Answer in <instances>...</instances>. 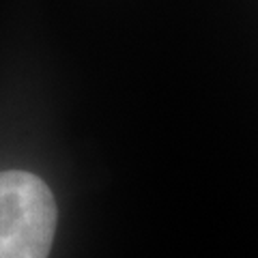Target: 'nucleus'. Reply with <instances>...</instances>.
<instances>
[{
	"mask_svg": "<svg viewBox=\"0 0 258 258\" xmlns=\"http://www.w3.org/2000/svg\"><path fill=\"white\" fill-rule=\"evenodd\" d=\"M56 232V200L32 172H0V258H47Z\"/></svg>",
	"mask_w": 258,
	"mask_h": 258,
	"instance_id": "f257e3e1",
	"label": "nucleus"
}]
</instances>
